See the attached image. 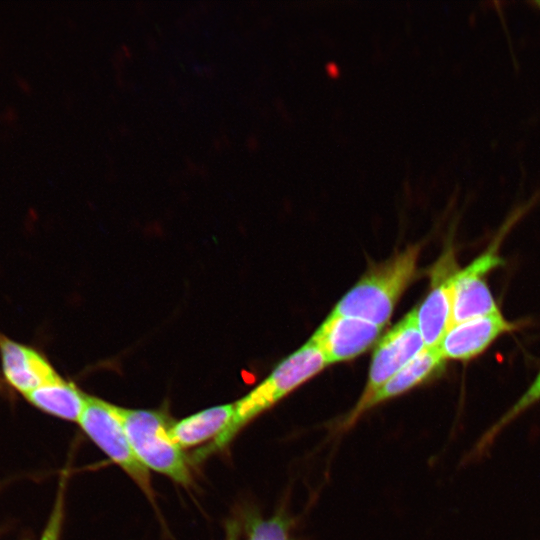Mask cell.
I'll return each instance as SVG.
<instances>
[{"label":"cell","mask_w":540,"mask_h":540,"mask_svg":"<svg viewBox=\"0 0 540 540\" xmlns=\"http://www.w3.org/2000/svg\"><path fill=\"white\" fill-rule=\"evenodd\" d=\"M327 365L328 362L322 351L309 340L284 359L262 383L234 403V414L226 429L211 443L199 449L194 458L203 460L210 454L223 449L250 420L270 408Z\"/></svg>","instance_id":"1"},{"label":"cell","mask_w":540,"mask_h":540,"mask_svg":"<svg viewBox=\"0 0 540 540\" xmlns=\"http://www.w3.org/2000/svg\"><path fill=\"white\" fill-rule=\"evenodd\" d=\"M419 252L418 246H411L371 267L331 313L384 327L416 273Z\"/></svg>","instance_id":"2"},{"label":"cell","mask_w":540,"mask_h":540,"mask_svg":"<svg viewBox=\"0 0 540 540\" xmlns=\"http://www.w3.org/2000/svg\"><path fill=\"white\" fill-rule=\"evenodd\" d=\"M128 441L138 460L148 469L188 485L191 473L182 449L170 436L164 417L155 411L115 406Z\"/></svg>","instance_id":"3"},{"label":"cell","mask_w":540,"mask_h":540,"mask_svg":"<svg viewBox=\"0 0 540 540\" xmlns=\"http://www.w3.org/2000/svg\"><path fill=\"white\" fill-rule=\"evenodd\" d=\"M89 438L135 483L151 495L148 469L138 460L118 418L115 405L87 396L85 407L78 420Z\"/></svg>","instance_id":"4"},{"label":"cell","mask_w":540,"mask_h":540,"mask_svg":"<svg viewBox=\"0 0 540 540\" xmlns=\"http://www.w3.org/2000/svg\"><path fill=\"white\" fill-rule=\"evenodd\" d=\"M424 348L425 343L417 325L414 308L379 341L372 357L365 391L356 407L364 404Z\"/></svg>","instance_id":"5"},{"label":"cell","mask_w":540,"mask_h":540,"mask_svg":"<svg viewBox=\"0 0 540 540\" xmlns=\"http://www.w3.org/2000/svg\"><path fill=\"white\" fill-rule=\"evenodd\" d=\"M498 241L454 277L452 291V324L500 312L487 283L488 274L503 261Z\"/></svg>","instance_id":"6"},{"label":"cell","mask_w":540,"mask_h":540,"mask_svg":"<svg viewBox=\"0 0 540 540\" xmlns=\"http://www.w3.org/2000/svg\"><path fill=\"white\" fill-rule=\"evenodd\" d=\"M458 270L451 249L431 270L429 292L420 306L415 308L425 347H437L452 324L453 281Z\"/></svg>","instance_id":"7"},{"label":"cell","mask_w":540,"mask_h":540,"mask_svg":"<svg viewBox=\"0 0 540 540\" xmlns=\"http://www.w3.org/2000/svg\"><path fill=\"white\" fill-rule=\"evenodd\" d=\"M2 381L23 397L60 378L48 359L37 349L0 331Z\"/></svg>","instance_id":"8"},{"label":"cell","mask_w":540,"mask_h":540,"mask_svg":"<svg viewBox=\"0 0 540 540\" xmlns=\"http://www.w3.org/2000/svg\"><path fill=\"white\" fill-rule=\"evenodd\" d=\"M383 327L369 321L331 313L311 337L328 364L350 360L377 341Z\"/></svg>","instance_id":"9"},{"label":"cell","mask_w":540,"mask_h":540,"mask_svg":"<svg viewBox=\"0 0 540 540\" xmlns=\"http://www.w3.org/2000/svg\"><path fill=\"white\" fill-rule=\"evenodd\" d=\"M516 325L501 312L472 318L450 326L437 346L445 360H471L483 353L499 336Z\"/></svg>","instance_id":"10"},{"label":"cell","mask_w":540,"mask_h":540,"mask_svg":"<svg viewBox=\"0 0 540 540\" xmlns=\"http://www.w3.org/2000/svg\"><path fill=\"white\" fill-rule=\"evenodd\" d=\"M438 347H425L405 367L385 382L364 404L354 409L352 418L387 399L398 396L440 373L445 365Z\"/></svg>","instance_id":"11"},{"label":"cell","mask_w":540,"mask_h":540,"mask_svg":"<svg viewBox=\"0 0 540 540\" xmlns=\"http://www.w3.org/2000/svg\"><path fill=\"white\" fill-rule=\"evenodd\" d=\"M234 404H225L202 410L174 424L169 429L173 441L181 448L199 445L215 439L230 423Z\"/></svg>","instance_id":"12"},{"label":"cell","mask_w":540,"mask_h":540,"mask_svg":"<svg viewBox=\"0 0 540 540\" xmlns=\"http://www.w3.org/2000/svg\"><path fill=\"white\" fill-rule=\"evenodd\" d=\"M24 398L32 406L49 415L78 422L85 407L87 395L74 384L60 377L30 392Z\"/></svg>","instance_id":"13"},{"label":"cell","mask_w":540,"mask_h":540,"mask_svg":"<svg viewBox=\"0 0 540 540\" xmlns=\"http://www.w3.org/2000/svg\"><path fill=\"white\" fill-rule=\"evenodd\" d=\"M538 401H540V371L515 404L483 435L476 446V450L483 452L501 429Z\"/></svg>","instance_id":"14"},{"label":"cell","mask_w":540,"mask_h":540,"mask_svg":"<svg viewBox=\"0 0 540 540\" xmlns=\"http://www.w3.org/2000/svg\"><path fill=\"white\" fill-rule=\"evenodd\" d=\"M291 520L284 514L255 518L248 525V540H290Z\"/></svg>","instance_id":"15"},{"label":"cell","mask_w":540,"mask_h":540,"mask_svg":"<svg viewBox=\"0 0 540 540\" xmlns=\"http://www.w3.org/2000/svg\"><path fill=\"white\" fill-rule=\"evenodd\" d=\"M59 488L60 489L58 491V495L56 497L54 507L52 509L50 517L45 525V528L39 540H59L60 539L63 517H64L63 481H61V485Z\"/></svg>","instance_id":"16"},{"label":"cell","mask_w":540,"mask_h":540,"mask_svg":"<svg viewBox=\"0 0 540 540\" xmlns=\"http://www.w3.org/2000/svg\"><path fill=\"white\" fill-rule=\"evenodd\" d=\"M227 540H236V534L234 531H231L229 533V537L227 538Z\"/></svg>","instance_id":"17"}]
</instances>
